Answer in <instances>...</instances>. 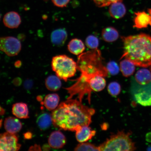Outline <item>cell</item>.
<instances>
[{"mask_svg": "<svg viewBox=\"0 0 151 151\" xmlns=\"http://www.w3.org/2000/svg\"><path fill=\"white\" fill-rule=\"evenodd\" d=\"M95 112L94 109L85 106L78 100L68 99L52 112V123L59 129L75 132L81 126H89Z\"/></svg>", "mask_w": 151, "mask_h": 151, "instance_id": "obj_1", "label": "cell"}, {"mask_svg": "<svg viewBox=\"0 0 151 151\" xmlns=\"http://www.w3.org/2000/svg\"><path fill=\"white\" fill-rule=\"evenodd\" d=\"M125 58L135 65L147 67L151 65V37L145 34L123 37Z\"/></svg>", "mask_w": 151, "mask_h": 151, "instance_id": "obj_2", "label": "cell"}, {"mask_svg": "<svg viewBox=\"0 0 151 151\" xmlns=\"http://www.w3.org/2000/svg\"><path fill=\"white\" fill-rule=\"evenodd\" d=\"M102 62L101 53L99 50L95 49L79 57L77 63V69L81 73L107 76L108 72Z\"/></svg>", "mask_w": 151, "mask_h": 151, "instance_id": "obj_3", "label": "cell"}, {"mask_svg": "<svg viewBox=\"0 0 151 151\" xmlns=\"http://www.w3.org/2000/svg\"><path fill=\"white\" fill-rule=\"evenodd\" d=\"M131 132L125 133L124 131H118L111 136L109 138L99 147V151H132L136 150L134 142L130 136Z\"/></svg>", "mask_w": 151, "mask_h": 151, "instance_id": "obj_4", "label": "cell"}, {"mask_svg": "<svg viewBox=\"0 0 151 151\" xmlns=\"http://www.w3.org/2000/svg\"><path fill=\"white\" fill-rule=\"evenodd\" d=\"M51 66L57 76L65 82L74 76L77 69V63L74 60L65 55L53 57Z\"/></svg>", "mask_w": 151, "mask_h": 151, "instance_id": "obj_5", "label": "cell"}, {"mask_svg": "<svg viewBox=\"0 0 151 151\" xmlns=\"http://www.w3.org/2000/svg\"><path fill=\"white\" fill-rule=\"evenodd\" d=\"M22 49L19 40L12 37H0V50L9 56H14L19 54Z\"/></svg>", "mask_w": 151, "mask_h": 151, "instance_id": "obj_6", "label": "cell"}, {"mask_svg": "<svg viewBox=\"0 0 151 151\" xmlns=\"http://www.w3.org/2000/svg\"><path fill=\"white\" fill-rule=\"evenodd\" d=\"M18 137L16 134L9 132L0 134V151H18L21 145L18 143Z\"/></svg>", "mask_w": 151, "mask_h": 151, "instance_id": "obj_7", "label": "cell"}, {"mask_svg": "<svg viewBox=\"0 0 151 151\" xmlns=\"http://www.w3.org/2000/svg\"><path fill=\"white\" fill-rule=\"evenodd\" d=\"M134 92V99L138 103L145 106H151V82L146 85H141Z\"/></svg>", "mask_w": 151, "mask_h": 151, "instance_id": "obj_8", "label": "cell"}, {"mask_svg": "<svg viewBox=\"0 0 151 151\" xmlns=\"http://www.w3.org/2000/svg\"><path fill=\"white\" fill-rule=\"evenodd\" d=\"M48 142L51 147L54 149H59L63 148L65 146L66 139L65 135L61 132L55 131L50 134Z\"/></svg>", "mask_w": 151, "mask_h": 151, "instance_id": "obj_9", "label": "cell"}, {"mask_svg": "<svg viewBox=\"0 0 151 151\" xmlns=\"http://www.w3.org/2000/svg\"><path fill=\"white\" fill-rule=\"evenodd\" d=\"M75 132L77 140L80 143L86 142L91 139L96 134V131L92 130L88 126H81Z\"/></svg>", "mask_w": 151, "mask_h": 151, "instance_id": "obj_10", "label": "cell"}, {"mask_svg": "<svg viewBox=\"0 0 151 151\" xmlns=\"http://www.w3.org/2000/svg\"><path fill=\"white\" fill-rule=\"evenodd\" d=\"M3 21L6 27L11 29L17 28L22 22L19 14L15 11H11L6 13L4 17Z\"/></svg>", "mask_w": 151, "mask_h": 151, "instance_id": "obj_11", "label": "cell"}, {"mask_svg": "<svg viewBox=\"0 0 151 151\" xmlns=\"http://www.w3.org/2000/svg\"><path fill=\"white\" fill-rule=\"evenodd\" d=\"M67 31L64 28H59L53 31L51 34V41L52 44L57 47L63 46L67 39Z\"/></svg>", "mask_w": 151, "mask_h": 151, "instance_id": "obj_12", "label": "cell"}, {"mask_svg": "<svg viewBox=\"0 0 151 151\" xmlns=\"http://www.w3.org/2000/svg\"><path fill=\"white\" fill-rule=\"evenodd\" d=\"M135 16L134 19V27L141 29L148 27L149 25L151 26V17L144 11L138 12L135 13Z\"/></svg>", "mask_w": 151, "mask_h": 151, "instance_id": "obj_13", "label": "cell"}, {"mask_svg": "<svg viewBox=\"0 0 151 151\" xmlns=\"http://www.w3.org/2000/svg\"><path fill=\"white\" fill-rule=\"evenodd\" d=\"M4 126L7 132L16 134L21 131L22 126V123L18 119L14 117L9 116L5 119Z\"/></svg>", "mask_w": 151, "mask_h": 151, "instance_id": "obj_14", "label": "cell"}, {"mask_svg": "<svg viewBox=\"0 0 151 151\" xmlns=\"http://www.w3.org/2000/svg\"><path fill=\"white\" fill-rule=\"evenodd\" d=\"M109 6V12L112 18L118 19L123 17L125 15L126 8L122 2H117Z\"/></svg>", "mask_w": 151, "mask_h": 151, "instance_id": "obj_15", "label": "cell"}, {"mask_svg": "<svg viewBox=\"0 0 151 151\" xmlns=\"http://www.w3.org/2000/svg\"><path fill=\"white\" fill-rule=\"evenodd\" d=\"M12 113L14 116L19 118H29L28 106L25 103L20 102L14 104L12 106Z\"/></svg>", "mask_w": 151, "mask_h": 151, "instance_id": "obj_16", "label": "cell"}, {"mask_svg": "<svg viewBox=\"0 0 151 151\" xmlns=\"http://www.w3.org/2000/svg\"><path fill=\"white\" fill-rule=\"evenodd\" d=\"M60 98L58 94L51 93L47 94L45 98L44 101L42 102L46 108L49 111L54 110L58 107Z\"/></svg>", "mask_w": 151, "mask_h": 151, "instance_id": "obj_17", "label": "cell"}, {"mask_svg": "<svg viewBox=\"0 0 151 151\" xmlns=\"http://www.w3.org/2000/svg\"><path fill=\"white\" fill-rule=\"evenodd\" d=\"M106 82L104 77L96 75L92 77L90 81V86L92 91L99 92L104 89Z\"/></svg>", "mask_w": 151, "mask_h": 151, "instance_id": "obj_18", "label": "cell"}, {"mask_svg": "<svg viewBox=\"0 0 151 151\" xmlns=\"http://www.w3.org/2000/svg\"><path fill=\"white\" fill-rule=\"evenodd\" d=\"M68 48L71 53L79 55L84 51L85 46L83 41L78 39H73L70 41Z\"/></svg>", "mask_w": 151, "mask_h": 151, "instance_id": "obj_19", "label": "cell"}, {"mask_svg": "<svg viewBox=\"0 0 151 151\" xmlns=\"http://www.w3.org/2000/svg\"><path fill=\"white\" fill-rule=\"evenodd\" d=\"M102 37L104 40L107 42H114L119 37V33L116 28L112 27H106L103 29Z\"/></svg>", "mask_w": 151, "mask_h": 151, "instance_id": "obj_20", "label": "cell"}, {"mask_svg": "<svg viewBox=\"0 0 151 151\" xmlns=\"http://www.w3.org/2000/svg\"><path fill=\"white\" fill-rule=\"evenodd\" d=\"M52 123L51 115L48 113H43L38 117L37 123L40 129L45 131L50 127Z\"/></svg>", "mask_w": 151, "mask_h": 151, "instance_id": "obj_21", "label": "cell"}, {"mask_svg": "<svg viewBox=\"0 0 151 151\" xmlns=\"http://www.w3.org/2000/svg\"><path fill=\"white\" fill-rule=\"evenodd\" d=\"M45 86L50 91H56L61 88L62 83L59 77L52 75L47 77L45 80Z\"/></svg>", "mask_w": 151, "mask_h": 151, "instance_id": "obj_22", "label": "cell"}, {"mask_svg": "<svg viewBox=\"0 0 151 151\" xmlns=\"http://www.w3.org/2000/svg\"><path fill=\"white\" fill-rule=\"evenodd\" d=\"M135 79L137 82L141 85L148 84L151 82V73L148 69L139 70L136 73Z\"/></svg>", "mask_w": 151, "mask_h": 151, "instance_id": "obj_23", "label": "cell"}, {"mask_svg": "<svg viewBox=\"0 0 151 151\" xmlns=\"http://www.w3.org/2000/svg\"><path fill=\"white\" fill-rule=\"evenodd\" d=\"M135 65L133 62L127 59L122 60L120 62V69L124 76L128 77L133 74Z\"/></svg>", "mask_w": 151, "mask_h": 151, "instance_id": "obj_24", "label": "cell"}, {"mask_svg": "<svg viewBox=\"0 0 151 151\" xmlns=\"http://www.w3.org/2000/svg\"><path fill=\"white\" fill-rule=\"evenodd\" d=\"M75 151H99V147L89 143H81L76 147Z\"/></svg>", "mask_w": 151, "mask_h": 151, "instance_id": "obj_25", "label": "cell"}, {"mask_svg": "<svg viewBox=\"0 0 151 151\" xmlns=\"http://www.w3.org/2000/svg\"><path fill=\"white\" fill-rule=\"evenodd\" d=\"M86 43L88 48L92 50H95L99 46V39L95 36L90 35L86 37Z\"/></svg>", "mask_w": 151, "mask_h": 151, "instance_id": "obj_26", "label": "cell"}, {"mask_svg": "<svg viewBox=\"0 0 151 151\" xmlns=\"http://www.w3.org/2000/svg\"><path fill=\"white\" fill-rule=\"evenodd\" d=\"M107 90L111 95L115 97L120 94L121 90V87L118 83L113 82L109 84Z\"/></svg>", "mask_w": 151, "mask_h": 151, "instance_id": "obj_27", "label": "cell"}, {"mask_svg": "<svg viewBox=\"0 0 151 151\" xmlns=\"http://www.w3.org/2000/svg\"><path fill=\"white\" fill-rule=\"evenodd\" d=\"M106 69L108 72L113 76L117 75L119 72V67L117 63L114 61L109 62L107 64Z\"/></svg>", "mask_w": 151, "mask_h": 151, "instance_id": "obj_28", "label": "cell"}, {"mask_svg": "<svg viewBox=\"0 0 151 151\" xmlns=\"http://www.w3.org/2000/svg\"><path fill=\"white\" fill-rule=\"evenodd\" d=\"M97 6L101 7L108 6L117 2H122V0H93Z\"/></svg>", "mask_w": 151, "mask_h": 151, "instance_id": "obj_29", "label": "cell"}, {"mask_svg": "<svg viewBox=\"0 0 151 151\" xmlns=\"http://www.w3.org/2000/svg\"><path fill=\"white\" fill-rule=\"evenodd\" d=\"M53 4L56 6L59 7L67 6L70 0H51Z\"/></svg>", "mask_w": 151, "mask_h": 151, "instance_id": "obj_30", "label": "cell"}, {"mask_svg": "<svg viewBox=\"0 0 151 151\" xmlns=\"http://www.w3.org/2000/svg\"><path fill=\"white\" fill-rule=\"evenodd\" d=\"M33 81L31 79H27L24 81V86L26 90H31L33 86Z\"/></svg>", "mask_w": 151, "mask_h": 151, "instance_id": "obj_31", "label": "cell"}, {"mask_svg": "<svg viewBox=\"0 0 151 151\" xmlns=\"http://www.w3.org/2000/svg\"><path fill=\"white\" fill-rule=\"evenodd\" d=\"M13 83L16 86H19L22 84V79L19 77L15 78L13 81Z\"/></svg>", "mask_w": 151, "mask_h": 151, "instance_id": "obj_32", "label": "cell"}, {"mask_svg": "<svg viewBox=\"0 0 151 151\" xmlns=\"http://www.w3.org/2000/svg\"><path fill=\"white\" fill-rule=\"evenodd\" d=\"M29 151H41V147L40 145L35 144L33 146H32L30 147Z\"/></svg>", "mask_w": 151, "mask_h": 151, "instance_id": "obj_33", "label": "cell"}, {"mask_svg": "<svg viewBox=\"0 0 151 151\" xmlns=\"http://www.w3.org/2000/svg\"><path fill=\"white\" fill-rule=\"evenodd\" d=\"M24 139H30L33 137V134L30 132H27L24 134Z\"/></svg>", "mask_w": 151, "mask_h": 151, "instance_id": "obj_34", "label": "cell"}, {"mask_svg": "<svg viewBox=\"0 0 151 151\" xmlns=\"http://www.w3.org/2000/svg\"><path fill=\"white\" fill-rule=\"evenodd\" d=\"M43 150L44 151H49L50 150V145L45 144L42 146Z\"/></svg>", "mask_w": 151, "mask_h": 151, "instance_id": "obj_35", "label": "cell"}, {"mask_svg": "<svg viewBox=\"0 0 151 151\" xmlns=\"http://www.w3.org/2000/svg\"><path fill=\"white\" fill-rule=\"evenodd\" d=\"M146 140L148 142H151V132L147 134L146 135Z\"/></svg>", "mask_w": 151, "mask_h": 151, "instance_id": "obj_36", "label": "cell"}, {"mask_svg": "<svg viewBox=\"0 0 151 151\" xmlns=\"http://www.w3.org/2000/svg\"><path fill=\"white\" fill-rule=\"evenodd\" d=\"M22 65L21 61H18L15 62L14 63V66L15 67L17 68H20Z\"/></svg>", "mask_w": 151, "mask_h": 151, "instance_id": "obj_37", "label": "cell"}, {"mask_svg": "<svg viewBox=\"0 0 151 151\" xmlns=\"http://www.w3.org/2000/svg\"><path fill=\"white\" fill-rule=\"evenodd\" d=\"M5 113V109L0 106V116H3Z\"/></svg>", "mask_w": 151, "mask_h": 151, "instance_id": "obj_38", "label": "cell"}, {"mask_svg": "<svg viewBox=\"0 0 151 151\" xmlns=\"http://www.w3.org/2000/svg\"><path fill=\"white\" fill-rule=\"evenodd\" d=\"M42 98V96H37V99L38 101H41V102H42L43 101Z\"/></svg>", "mask_w": 151, "mask_h": 151, "instance_id": "obj_39", "label": "cell"}, {"mask_svg": "<svg viewBox=\"0 0 151 151\" xmlns=\"http://www.w3.org/2000/svg\"><path fill=\"white\" fill-rule=\"evenodd\" d=\"M148 11L149 14H150V16L151 17V8L148 9Z\"/></svg>", "mask_w": 151, "mask_h": 151, "instance_id": "obj_40", "label": "cell"}, {"mask_svg": "<svg viewBox=\"0 0 151 151\" xmlns=\"http://www.w3.org/2000/svg\"><path fill=\"white\" fill-rule=\"evenodd\" d=\"M147 150L148 151H151V146L149 147L148 148H147Z\"/></svg>", "mask_w": 151, "mask_h": 151, "instance_id": "obj_41", "label": "cell"}, {"mask_svg": "<svg viewBox=\"0 0 151 151\" xmlns=\"http://www.w3.org/2000/svg\"><path fill=\"white\" fill-rule=\"evenodd\" d=\"M1 14H0V20H1Z\"/></svg>", "mask_w": 151, "mask_h": 151, "instance_id": "obj_42", "label": "cell"}, {"mask_svg": "<svg viewBox=\"0 0 151 151\" xmlns=\"http://www.w3.org/2000/svg\"><path fill=\"white\" fill-rule=\"evenodd\" d=\"M150 70L151 71V65L150 66Z\"/></svg>", "mask_w": 151, "mask_h": 151, "instance_id": "obj_43", "label": "cell"}]
</instances>
